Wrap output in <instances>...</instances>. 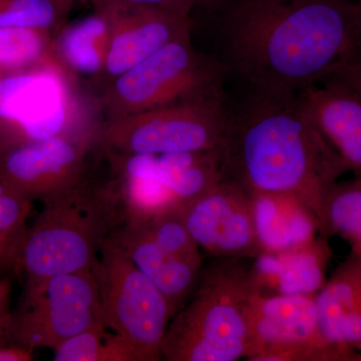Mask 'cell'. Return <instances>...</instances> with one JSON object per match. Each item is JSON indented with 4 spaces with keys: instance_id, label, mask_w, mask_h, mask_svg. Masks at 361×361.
Masks as SVG:
<instances>
[{
    "instance_id": "6da1fadb",
    "label": "cell",
    "mask_w": 361,
    "mask_h": 361,
    "mask_svg": "<svg viewBox=\"0 0 361 361\" xmlns=\"http://www.w3.org/2000/svg\"><path fill=\"white\" fill-rule=\"evenodd\" d=\"M226 71L248 90L297 94L361 54L356 0H228Z\"/></svg>"
},
{
    "instance_id": "7a4b0ae2",
    "label": "cell",
    "mask_w": 361,
    "mask_h": 361,
    "mask_svg": "<svg viewBox=\"0 0 361 361\" xmlns=\"http://www.w3.org/2000/svg\"><path fill=\"white\" fill-rule=\"evenodd\" d=\"M221 151L223 178L249 192L296 197L329 237L325 199L348 170L304 113L297 94L249 90L243 101L230 106Z\"/></svg>"
},
{
    "instance_id": "3957f363",
    "label": "cell",
    "mask_w": 361,
    "mask_h": 361,
    "mask_svg": "<svg viewBox=\"0 0 361 361\" xmlns=\"http://www.w3.org/2000/svg\"><path fill=\"white\" fill-rule=\"evenodd\" d=\"M25 228L13 262L26 281L92 269L104 240L125 225V211L115 180H90L49 200Z\"/></svg>"
},
{
    "instance_id": "277c9868",
    "label": "cell",
    "mask_w": 361,
    "mask_h": 361,
    "mask_svg": "<svg viewBox=\"0 0 361 361\" xmlns=\"http://www.w3.org/2000/svg\"><path fill=\"white\" fill-rule=\"evenodd\" d=\"M256 293L251 259L215 257L171 319L161 346L169 361L246 358L248 308Z\"/></svg>"
},
{
    "instance_id": "5b68a950",
    "label": "cell",
    "mask_w": 361,
    "mask_h": 361,
    "mask_svg": "<svg viewBox=\"0 0 361 361\" xmlns=\"http://www.w3.org/2000/svg\"><path fill=\"white\" fill-rule=\"evenodd\" d=\"M230 104L222 85L97 125L94 144L114 155H165L222 149Z\"/></svg>"
},
{
    "instance_id": "8992f818",
    "label": "cell",
    "mask_w": 361,
    "mask_h": 361,
    "mask_svg": "<svg viewBox=\"0 0 361 361\" xmlns=\"http://www.w3.org/2000/svg\"><path fill=\"white\" fill-rule=\"evenodd\" d=\"M92 271L104 326L130 344L140 361L163 360L161 346L172 319L166 297L113 236L104 240Z\"/></svg>"
},
{
    "instance_id": "52a82bcc",
    "label": "cell",
    "mask_w": 361,
    "mask_h": 361,
    "mask_svg": "<svg viewBox=\"0 0 361 361\" xmlns=\"http://www.w3.org/2000/svg\"><path fill=\"white\" fill-rule=\"evenodd\" d=\"M192 33L173 40L104 87V120L151 110L222 85L225 66L195 49Z\"/></svg>"
},
{
    "instance_id": "ba28073f",
    "label": "cell",
    "mask_w": 361,
    "mask_h": 361,
    "mask_svg": "<svg viewBox=\"0 0 361 361\" xmlns=\"http://www.w3.org/2000/svg\"><path fill=\"white\" fill-rule=\"evenodd\" d=\"M70 82L51 54L0 80V149L49 139L89 125L75 116Z\"/></svg>"
},
{
    "instance_id": "9c48e42d",
    "label": "cell",
    "mask_w": 361,
    "mask_h": 361,
    "mask_svg": "<svg viewBox=\"0 0 361 361\" xmlns=\"http://www.w3.org/2000/svg\"><path fill=\"white\" fill-rule=\"evenodd\" d=\"M103 324L92 270L26 281L13 311L14 344L54 349L71 337Z\"/></svg>"
},
{
    "instance_id": "30bf717a",
    "label": "cell",
    "mask_w": 361,
    "mask_h": 361,
    "mask_svg": "<svg viewBox=\"0 0 361 361\" xmlns=\"http://www.w3.org/2000/svg\"><path fill=\"white\" fill-rule=\"evenodd\" d=\"M315 295L254 293L248 308L246 360L353 361L323 336Z\"/></svg>"
},
{
    "instance_id": "8fae6325",
    "label": "cell",
    "mask_w": 361,
    "mask_h": 361,
    "mask_svg": "<svg viewBox=\"0 0 361 361\" xmlns=\"http://www.w3.org/2000/svg\"><path fill=\"white\" fill-rule=\"evenodd\" d=\"M97 125L0 149V179L32 202L49 200L66 191L87 172Z\"/></svg>"
},
{
    "instance_id": "7c38bea8",
    "label": "cell",
    "mask_w": 361,
    "mask_h": 361,
    "mask_svg": "<svg viewBox=\"0 0 361 361\" xmlns=\"http://www.w3.org/2000/svg\"><path fill=\"white\" fill-rule=\"evenodd\" d=\"M177 210L195 241L214 257L260 255L250 192L236 180L223 178Z\"/></svg>"
},
{
    "instance_id": "4fadbf2b",
    "label": "cell",
    "mask_w": 361,
    "mask_h": 361,
    "mask_svg": "<svg viewBox=\"0 0 361 361\" xmlns=\"http://www.w3.org/2000/svg\"><path fill=\"white\" fill-rule=\"evenodd\" d=\"M111 20L110 39L102 80L106 85L173 40L192 33V9L130 6L99 9Z\"/></svg>"
},
{
    "instance_id": "5bb4252c",
    "label": "cell",
    "mask_w": 361,
    "mask_h": 361,
    "mask_svg": "<svg viewBox=\"0 0 361 361\" xmlns=\"http://www.w3.org/2000/svg\"><path fill=\"white\" fill-rule=\"evenodd\" d=\"M221 149L165 155L103 154L111 174L153 180L180 205L223 179Z\"/></svg>"
},
{
    "instance_id": "9a60e30c",
    "label": "cell",
    "mask_w": 361,
    "mask_h": 361,
    "mask_svg": "<svg viewBox=\"0 0 361 361\" xmlns=\"http://www.w3.org/2000/svg\"><path fill=\"white\" fill-rule=\"evenodd\" d=\"M304 113L348 171L361 175V97L325 78L297 94Z\"/></svg>"
},
{
    "instance_id": "2e32d148",
    "label": "cell",
    "mask_w": 361,
    "mask_h": 361,
    "mask_svg": "<svg viewBox=\"0 0 361 361\" xmlns=\"http://www.w3.org/2000/svg\"><path fill=\"white\" fill-rule=\"evenodd\" d=\"M111 236L166 297L173 317L194 291L203 263L189 260L159 245L142 225L125 224Z\"/></svg>"
},
{
    "instance_id": "e0dca14e",
    "label": "cell",
    "mask_w": 361,
    "mask_h": 361,
    "mask_svg": "<svg viewBox=\"0 0 361 361\" xmlns=\"http://www.w3.org/2000/svg\"><path fill=\"white\" fill-rule=\"evenodd\" d=\"M329 237L318 236L308 245L251 259L256 293L261 295H315L326 282L331 257Z\"/></svg>"
},
{
    "instance_id": "ac0fdd59",
    "label": "cell",
    "mask_w": 361,
    "mask_h": 361,
    "mask_svg": "<svg viewBox=\"0 0 361 361\" xmlns=\"http://www.w3.org/2000/svg\"><path fill=\"white\" fill-rule=\"evenodd\" d=\"M315 301L323 336L355 361L361 355V257L350 252Z\"/></svg>"
},
{
    "instance_id": "d6986e66",
    "label": "cell",
    "mask_w": 361,
    "mask_h": 361,
    "mask_svg": "<svg viewBox=\"0 0 361 361\" xmlns=\"http://www.w3.org/2000/svg\"><path fill=\"white\" fill-rule=\"evenodd\" d=\"M250 196L261 254L293 250L323 236L317 217L296 197L259 192Z\"/></svg>"
},
{
    "instance_id": "ffe728a7",
    "label": "cell",
    "mask_w": 361,
    "mask_h": 361,
    "mask_svg": "<svg viewBox=\"0 0 361 361\" xmlns=\"http://www.w3.org/2000/svg\"><path fill=\"white\" fill-rule=\"evenodd\" d=\"M111 20L108 13L96 9L94 13L61 26L52 42L51 56L63 71L85 77H99L103 71Z\"/></svg>"
},
{
    "instance_id": "44dd1931",
    "label": "cell",
    "mask_w": 361,
    "mask_h": 361,
    "mask_svg": "<svg viewBox=\"0 0 361 361\" xmlns=\"http://www.w3.org/2000/svg\"><path fill=\"white\" fill-rule=\"evenodd\" d=\"M52 350L56 361H140L134 348L104 324L71 337Z\"/></svg>"
},
{
    "instance_id": "7402d4cb",
    "label": "cell",
    "mask_w": 361,
    "mask_h": 361,
    "mask_svg": "<svg viewBox=\"0 0 361 361\" xmlns=\"http://www.w3.org/2000/svg\"><path fill=\"white\" fill-rule=\"evenodd\" d=\"M51 32L25 27H0V71L4 75L35 68L51 54Z\"/></svg>"
},
{
    "instance_id": "603a6c76",
    "label": "cell",
    "mask_w": 361,
    "mask_h": 361,
    "mask_svg": "<svg viewBox=\"0 0 361 361\" xmlns=\"http://www.w3.org/2000/svg\"><path fill=\"white\" fill-rule=\"evenodd\" d=\"M73 4L61 0H0V27L58 32Z\"/></svg>"
},
{
    "instance_id": "cb8c5ba5",
    "label": "cell",
    "mask_w": 361,
    "mask_h": 361,
    "mask_svg": "<svg viewBox=\"0 0 361 361\" xmlns=\"http://www.w3.org/2000/svg\"><path fill=\"white\" fill-rule=\"evenodd\" d=\"M32 202L11 189L0 193V233L25 227Z\"/></svg>"
},
{
    "instance_id": "d4e9b609",
    "label": "cell",
    "mask_w": 361,
    "mask_h": 361,
    "mask_svg": "<svg viewBox=\"0 0 361 361\" xmlns=\"http://www.w3.org/2000/svg\"><path fill=\"white\" fill-rule=\"evenodd\" d=\"M94 9L118 8L130 6H178L193 9L201 6L205 8L222 9L228 0H90Z\"/></svg>"
},
{
    "instance_id": "484cf974",
    "label": "cell",
    "mask_w": 361,
    "mask_h": 361,
    "mask_svg": "<svg viewBox=\"0 0 361 361\" xmlns=\"http://www.w3.org/2000/svg\"><path fill=\"white\" fill-rule=\"evenodd\" d=\"M11 291V281L8 279L0 280V345H9L13 342Z\"/></svg>"
},
{
    "instance_id": "4316f807",
    "label": "cell",
    "mask_w": 361,
    "mask_h": 361,
    "mask_svg": "<svg viewBox=\"0 0 361 361\" xmlns=\"http://www.w3.org/2000/svg\"><path fill=\"white\" fill-rule=\"evenodd\" d=\"M325 78L343 82L361 97V54L336 66Z\"/></svg>"
},
{
    "instance_id": "83f0119b",
    "label": "cell",
    "mask_w": 361,
    "mask_h": 361,
    "mask_svg": "<svg viewBox=\"0 0 361 361\" xmlns=\"http://www.w3.org/2000/svg\"><path fill=\"white\" fill-rule=\"evenodd\" d=\"M25 228V226L11 231L0 233V261L13 260Z\"/></svg>"
},
{
    "instance_id": "f1b7e54d",
    "label": "cell",
    "mask_w": 361,
    "mask_h": 361,
    "mask_svg": "<svg viewBox=\"0 0 361 361\" xmlns=\"http://www.w3.org/2000/svg\"><path fill=\"white\" fill-rule=\"evenodd\" d=\"M32 349L23 348L18 344L0 345V361H28L32 360Z\"/></svg>"
},
{
    "instance_id": "f546056e",
    "label": "cell",
    "mask_w": 361,
    "mask_h": 361,
    "mask_svg": "<svg viewBox=\"0 0 361 361\" xmlns=\"http://www.w3.org/2000/svg\"><path fill=\"white\" fill-rule=\"evenodd\" d=\"M349 245H350L351 253L361 257V220L357 230H356L355 237L349 242Z\"/></svg>"
},
{
    "instance_id": "4dcf8cb0",
    "label": "cell",
    "mask_w": 361,
    "mask_h": 361,
    "mask_svg": "<svg viewBox=\"0 0 361 361\" xmlns=\"http://www.w3.org/2000/svg\"><path fill=\"white\" fill-rule=\"evenodd\" d=\"M6 190H8V188L6 186V185L2 183L1 179H0V193L4 191H6Z\"/></svg>"
},
{
    "instance_id": "1f68e13d",
    "label": "cell",
    "mask_w": 361,
    "mask_h": 361,
    "mask_svg": "<svg viewBox=\"0 0 361 361\" xmlns=\"http://www.w3.org/2000/svg\"><path fill=\"white\" fill-rule=\"evenodd\" d=\"M61 1L66 2V4H73L75 0H61Z\"/></svg>"
},
{
    "instance_id": "d6a6232c",
    "label": "cell",
    "mask_w": 361,
    "mask_h": 361,
    "mask_svg": "<svg viewBox=\"0 0 361 361\" xmlns=\"http://www.w3.org/2000/svg\"><path fill=\"white\" fill-rule=\"evenodd\" d=\"M355 361H361V355L356 356Z\"/></svg>"
},
{
    "instance_id": "836d02e7",
    "label": "cell",
    "mask_w": 361,
    "mask_h": 361,
    "mask_svg": "<svg viewBox=\"0 0 361 361\" xmlns=\"http://www.w3.org/2000/svg\"><path fill=\"white\" fill-rule=\"evenodd\" d=\"M356 1H357L358 6H360L361 9V0H356Z\"/></svg>"
},
{
    "instance_id": "e575fe53",
    "label": "cell",
    "mask_w": 361,
    "mask_h": 361,
    "mask_svg": "<svg viewBox=\"0 0 361 361\" xmlns=\"http://www.w3.org/2000/svg\"><path fill=\"white\" fill-rule=\"evenodd\" d=\"M2 77H4V73H2V71H0V80H1Z\"/></svg>"
}]
</instances>
